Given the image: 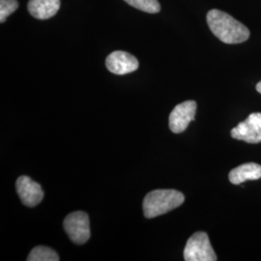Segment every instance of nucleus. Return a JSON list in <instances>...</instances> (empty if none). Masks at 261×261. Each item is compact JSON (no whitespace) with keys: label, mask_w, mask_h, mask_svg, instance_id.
Here are the masks:
<instances>
[{"label":"nucleus","mask_w":261,"mask_h":261,"mask_svg":"<svg viewBox=\"0 0 261 261\" xmlns=\"http://www.w3.org/2000/svg\"><path fill=\"white\" fill-rule=\"evenodd\" d=\"M207 23L215 36L225 44H240L250 37L248 28L221 10L209 11Z\"/></svg>","instance_id":"f257e3e1"},{"label":"nucleus","mask_w":261,"mask_h":261,"mask_svg":"<svg viewBox=\"0 0 261 261\" xmlns=\"http://www.w3.org/2000/svg\"><path fill=\"white\" fill-rule=\"evenodd\" d=\"M185 196L176 190H155L144 197L142 207L143 214L147 219H152L182 205Z\"/></svg>","instance_id":"f03ea898"},{"label":"nucleus","mask_w":261,"mask_h":261,"mask_svg":"<svg viewBox=\"0 0 261 261\" xmlns=\"http://www.w3.org/2000/svg\"><path fill=\"white\" fill-rule=\"evenodd\" d=\"M186 261H216L217 255L205 232H196L188 240L184 250Z\"/></svg>","instance_id":"7ed1b4c3"},{"label":"nucleus","mask_w":261,"mask_h":261,"mask_svg":"<svg viewBox=\"0 0 261 261\" xmlns=\"http://www.w3.org/2000/svg\"><path fill=\"white\" fill-rule=\"evenodd\" d=\"M63 227L70 240L77 245L87 242L90 238L89 218L83 211L68 215L63 222Z\"/></svg>","instance_id":"20e7f679"},{"label":"nucleus","mask_w":261,"mask_h":261,"mask_svg":"<svg viewBox=\"0 0 261 261\" xmlns=\"http://www.w3.org/2000/svg\"><path fill=\"white\" fill-rule=\"evenodd\" d=\"M230 134L235 140H243L248 143L261 142V112L249 115L245 121L239 123L233 128Z\"/></svg>","instance_id":"39448f33"},{"label":"nucleus","mask_w":261,"mask_h":261,"mask_svg":"<svg viewBox=\"0 0 261 261\" xmlns=\"http://www.w3.org/2000/svg\"><path fill=\"white\" fill-rule=\"evenodd\" d=\"M196 103L186 101L177 105L169 115V129L174 134H180L186 130L189 124L195 120Z\"/></svg>","instance_id":"423d86ee"},{"label":"nucleus","mask_w":261,"mask_h":261,"mask_svg":"<svg viewBox=\"0 0 261 261\" xmlns=\"http://www.w3.org/2000/svg\"><path fill=\"white\" fill-rule=\"evenodd\" d=\"M16 188L20 200L28 207L37 206L44 198V192L41 185L28 176L18 178Z\"/></svg>","instance_id":"0eeeda50"},{"label":"nucleus","mask_w":261,"mask_h":261,"mask_svg":"<svg viewBox=\"0 0 261 261\" xmlns=\"http://www.w3.org/2000/svg\"><path fill=\"white\" fill-rule=\"evenodd\" d=\"M106 66L112 74L126 75L138 70L139 61L129 53L116 50L107 57Z\"/></svg>","instance_id":"6e6552de"},{"label":"nucleus","mask_w":261,"mask_h":261,"mask_svg":"<svg viewBox=\"0 0 261 261\" xmlns=\"http://www.w3.org/2000/svg\"><path fill=\"white\" fill-rule=\"evenodd\" d=\"M60 8V0H29L28 12L38 19H47L56 16Z\"/></svg>","instance_id":"1a4fd4ad"},{"label":"nucleus","mask_w":261,"mask_h":261,"mask_svg":"<svg viewBox=\"0 0 261 261\" xmlns=\"http://www.w3.org/2000/svg\"><path fill=\"white\" fill-rule=\"evenodd\" d=\"M228 178L230 183L234 185H239L248 180L260 179L261 166L255 163L243 164L232 169L228 174Z\"/></svg>","instance_id":"9d476101"},{"label":"nucleus","mask_w":261,"mask_h":261,"mask_svg":"<svg viewBox=\"0 0 261 261\" xmlns=\"http://www.w3.org/2000/svg\"><path fill=\"white\" fill-rule=\"evenodd\" d=\"M28 261H58L59 256L53 249L39 246L35 247L28 255Z\"/></svg>","instance_id":"9b49d317"},{"label":"nucleus","mask_w":261,"mask_h":261,"mask_svg":"<svg viewBox=\"0 0 261 261\" xmlns=\"http://www.w3.org/2000/svg\"><path fill=\"white\" fill-rule=\"evenodd\" d=\"M124 1L136 9L150 13V14H156L161 11V5L158 0H124Z\"/></svg>","instance_id":"f8f14e48"},{"label":"nucleus","mask_w":261,"mask_h":261,"mask_svg":"<svg viewBox=\"0 0 261 261\" xmlns=\"http://www.w3.org/2000/svg\"><path fill=\"white\" fill-rule=\"evenodd\" d=\"M19 7L17 0H0V22L3 23Z\"/></svg>","instance_id":"ddd939ff"},{"label":"nucleus","mask_w":261,"mask_h":261,"mask_svg":"<svg viewBox=\"0 0 261 261\" xmlns=\"http://www.w3.org/2000/svg\"><path fill=\"white\" fill-rule=\"evenodd\" d=\"M256 90H257L258 93L261 94V81L258 84H256Z\"/></svg>","instance_id":"4468645a"}]
</instances>
